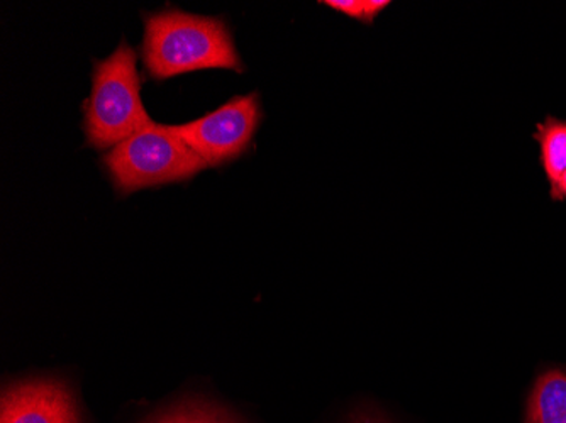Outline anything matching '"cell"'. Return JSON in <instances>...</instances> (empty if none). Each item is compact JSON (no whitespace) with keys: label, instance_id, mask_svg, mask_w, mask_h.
I'll list each match as a JSON object with an SVG mask.
<instances>
[{"label":"cell","instance_id":"obj_1","mask_svg":"<svg viewBox=\"0 0 566 423\" xmlns=\"http://www.w3.org/2000/svg\"><path fill=\"white\" fill-rule=\"evenodd\" d=\"M142 60L153 81H168L199 70L244 72L224 19L190 14L177 8L145 14Z\"/></svg>","mask_w":566,"mask_h":423},{"label":"cell","instance_id":"obj_2","mask_svg":"<svg viewBox=\"0 0 566 423\" xmlns=\"http://www.w3.org/2000/svg\"><path fill=\"white\" fill-rule=\"evenodd\" d=\"M138 55L120 41L113 55L94 62L91 95L84 102V133L87 145L98 151L113 149L153 119L142 101Z\"/></svg>","mask_w":566,"mask_h":423},{"label":"cell","instance_id":"obj_3","mask_svg":"<svg viewBox=\"0 0 566 423\" xmlns=\"http://www.w3.org/2000/svg\"><path fill=\"white\" fill-rule=\"evenodd\" d=\"M102 165L114 190L123 197L161 184L189 181L209 168L175 135L171 126L157 123L109 149Z\"/></svg>","mask_w":566,"mask_h":423},{"label":"cell","instance_id":"obj_4","mask_svg":"<svg viewBox=\"0 0 566 423\" xmlns=\"http://www.w3.org/2000/svg\"><path fill=\"white\" fill-rule=\"evenodd\" d=\"M262 120L259 94L238 95L199 119L171 126L175 135L206 161L221 168L251 148Z\"/></svg>","mask_w":566,"mask_h":423},{"label":"cell","instance_id":"obj_5","mask_svg":"<svg viewBox=\"0 0 566 423\" xmlns=\"http://www.w3.org/2000/svg\"><path fill=\"white\" fill-rule=\"evenodd\" d=\"M0 423H81V419L65 383L33 380L4 391Z\"/></svg>","mask_w":566,"mask_h":423},{"label":"cell","instance_id":"obj_6","mask_svg":"<svg viewBox=\"0 0 566 423\" xmlns=\"http://www.w3.org/2000/svg\"><path fill=\"white\" fill-rule=\"evenodd\" d=\"M526 423H566V373L548 371L531 391Z\"/></svg>","mask_w":566,"mask_h":423},{"label":"cell","instance_id":"obj_7","mask_svg":"<svg viewBox=\"0 0 566 423\" xmlns=\"http://www.w3.org/2000/svg\"><path fill=\"white\" fill-rule=\"evenodd\" d=\"M537 141L542 146L543 167L552 184L566 171V123L549 119L537 127Z\"/></svg>","mask_w":566,"mask_h":423},{"label":"cell","instance_id":"obj_8","mask_svg":"<svg viewBox=\"0 0 566 423\" xmlns=\"http://www.w3.org/2000/svg\"><path fill=\"white\" fill-rule=\"evenodd\" d=\"M151 423H238L233 416L209 403L189 402Z\"/></svg>","mask_w":566,"mask_h":423},{"label":"cell","instance_id":"obj_9","mask_svg":"<svg viewBox=\"0 0 566 423\" xmlns=\"http://www.w3.org/2000/svg\"><path fill=\"white\" fill-rule=\"evenodd\" d=\"M324 6H329L349 18L365 21L364 0H326Z\"/></svg>","mask_w":566,"mask_h":423},{"label":"cell","instance_id":"obj_10","mask_svg":"<svg viewBox=\"0 0 566 423\" xmlns=\"http://www.w3.org/2000/svg\"><path fill=\"white\" fill-rule=\"evenodd\" d=\"M390 2L387 0H364L365 22H371Z\"/></svg>","mask_w":566,"mask_h":423},{"label":"cell","instance_id":"obj_11","mask_svg":"<svg viewBox=\"0 0 566 423\" xmlns=\"http://www.w3.org/2000/svg\"><path fill=\"white\" fill-rule=\"evenodd\" d=\"M553 195L566 197V171L562 175V178L553 184Z\"/></svg>","mask_w":566,"mask_h":423},{"label":"cell","instance_id":"obj_12","mask_svg":"<svg viewBox=\"0 0 566 423\" xmlns=\"http://www.w3.org/2000/svg\"><path fill=\"white\" fill-rule=\"evenodd\" d=\"M356 423H381L378 419H368V416H364V419H359Z\"/></svg>","mask_w":566,"mask_h":423}]
</instances>
